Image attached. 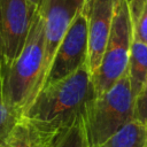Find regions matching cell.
<instances>
[{
  "mask_svg": "<svg viewBox=\"0 0 147 147\" xmlns=\"http://www.w3.org/2000/svg\"><path fill=\"white\" fill-rule=\"evenodd\" d=\"M95 96L92 74L85 64L71 76L45 85L23 118L38 134L57 140L79 117L85 116Z\"/></svg>",
  "mask_w": 147,
  "mask_h": 147,
  "instance_id": "obj_1",
  "label": "cell"
},
{
  "mask_svg": "<svg viewBox=\"0 0 147 147\" xmlns=\"http://www.w3.org/2000/svg\"><path fill=\"white\" fill-rule=\"evenodd\" d=\"M46 75L45 24L37 10L20 55L5 74V100L23 115L42 88Z\"/></svg>",
  "mask_w": 147,
  "mask_h": 147,
  "instance_id": "obj_2",
  "label": "cell"
},
{
  "mask_svg": "<svg viewBox=\"0 0 147 147\" xmlns=\"http://www.w3.org/2000/svg\"><path fill=\"white\" fill-rule=\"evenodd\" d=\"M134 101L126 75L96 95L84 116L88 145L100 147L115 132L134 119Z\"/></svg>",
  "mask_w": 147,
  "mask_h": 147,
  "instance_id": "obj_3",
  "label": "cell"
},
{
  "mask_svg": "<svg viewBox=\"0 0 147 147\" xmlns=\"http://www.w3.org/2000/svg\"><path fill=\"white\" fill-rule=\"evenodd\" d=\"M133 40L132 23L127 0H114V17L98 70L92 75L96 95L110 88L127 71L130 49Z\"/></svg>",
  "mask_w": 147,
  "mask_h": 147,
  "instance_id": "obj_4",
  "label": "cell"
},
{
  "mask_svg": "<svg viewBox=\"0 0 147 147\" xmlns=\"http://www.w3.org/2000/svg\"><path fill=\"white\" fill-rule=\"evenodd\" d=\"M36 11L37 6L30 0H0V41L5 74L20 55Z\"/></svg>",
  "mask_w": 147,
  "mask_h": 147,
  "instance_id": "obj_5",
  "label": "cell"
},
{
  "mask_svg": "<svg viewBox=\"0 0 147 147\" xmlns=\"http://www.w3.org/2000/svg\"><path fill=\"white\" fill-rule=\"evenodd\" d=\"M87 18L83 8L76 15L64 37L62 38L49 65L44 86L71 76L79 68L87 64Z\"/></svg>",
  "mask_w": 147,
  "mask_h": 147,
  "instance_id": "obj_6",
  "label": "cell"
},
{
  "mask_svg": "<svg viewBox=\"0 0 147 147\" xmlns=\"http://www.w3.org/2000/svg\"><path fill=\"white\" fill-rule=\"evenodd\" d=\"M86 0H39L37 10L45 24V57L47 72L55 52ZM47 76V75H46Z\"/></svg>",
  "mask_w": 147,
  "mask_h": 147,
  "instance_id": "obj_7",
  "label": "cell"
},
{
  "mask_svg": "<svg viewBox=\"0 0 147 147\" xmlns=\"http://www.w3.org/2000/svg\"><path fill=\"white\" fill-rule=\"evenodd\" d=\"M84 11L87 18L88 36L87 65L93 75L100 67L109 38L114 17V0H86Z\"/></svg>",
  "mask_w": 147,
  "mask_h": 147,
  "instance_id": "obj_8",
  "label": "cell"
},
{
  "mask_svg": "<svg viewBox=\"0 0 147 147\" xmlns=\"http://www.w3.org/2000/svg\"><path fill=\"white\" fill-rule=\"evenodd\" d=\"M126 76L134 98H137L147 83V45L132 40Z\"/></svg>",
  "mask_w": 147,
  "mask_h": 147,
  "instance_id": "obj_9",
  "label": "cell"
},
{
  "mask_svg": "<svg viewBox=\"0 0 147 147\" xmlns=\"http://www.w3.org/2000/svg\"><path fill=\"white\" fill-rule=\"evenodd\" d=\"M100 147H147L146 126L137 119H132Z\"/></svg>",
  "mask_w": 147,
  "mask_h": 147,
  "instance_id": "obj_10",
  "label": "cell"
},
{
  "mask_svg": "<svg viewBox=\"0 0 147 147\" xmlns=\"http://www.w3.org/2000/svg\"><path fill=\"white\" fill-rule=\"evenodd\" d=\"M133 39L147 45V0H127Z\"/></svg>",
  "mask_w": 147,
  "mask_h": 147,
  "instance_id": "obj_11",
  "label": "cell"
},
{
  "mask_svg": "<svg viewBox=\"0 0 147 147\" xmlns=\"http://www.w3.org/2000/svg\"><path fill=\"white\" fill-rule=\"evenodd\" d=\"M32 144L33 131L29 123L22 117L8 137L1 142L0 147H32Z\"/></svg>",
  "mask_w": 147,
  "mask_h": 147,
  "instance_id": "obj_12",
  "label": "cell"
},
{
  "mask_svg": "<svg viewBox=\"0 0 147 147\" xmlns=\"http://www.w3.org/2000/svg\"><path fill=\"white\" fill-rule=\"evenodd\" d=\"M87 137L84 116L79 117L76 123L55 142L54 147H87Z\"/></svg>",
  "mask_w": 147,
  "mask_h": 147,
  "instance_id": "obj_13",
  "label": "cell"
},
{
  "mask_svg": "<svg viewBox=\"0 0 147 147\" xmlns=\"http://www.w3.org/2000/svg\"><path fill=\"white\" fill-rule=\"evenodd\" d=\"M22 117L23 115L20 110L9 105L5 99L0 100V145Z\"/></svg>",
  "mask_w": 147,
  "mask_h": 147,
  "instance_id": "obj_14",
  "label": "cell"
},
{
  "mask_svg": "<svg viewBox=\"0 0 147 147\" xmlns=\"http://www.w3.org/2000/svg\"><path fill=\"white\" fill-rule=\"evenodd\" d=\"M134 119L141 124H147V83L134 101Z\"/></svg>",
  "mask_w": 147,
  "mask_h": 147,
  "instance_id": "obj_15",
  "label": "cell"
},
{
  "mask_svg": "<svg viewBox=\"0 0 147 147\" xmlns=\"http://www.w3.org/2000/svg\"><path fill=\"white\" fill-rule=\"evenodd\" d=\"M57 140L53 139V138L40 136V134H38L37 132L33 131V144H32V147H54V145H55V142Z\"/></svg>",
  "mask_w": 147,
  "mask_h": 147,
  "instance_id": "obj_16",
  "label": "cell"
},
{
  "mask_svg": "<svg viewBox=\"0 0 147 147\" xmlns=\"http://www.w3.org/2000/svg\"><path fill=\"white\" fill-rule=\"evenodd\" d=\"M5 77V69H3V59H2V51H1V41H0V85L3 84Z\"/></svg>",
  "mask_w": 147,
  "mask_h": 147,
  "instance_id": "obj_17",
  "label": "cell"
},
{
  "mask_svg": "<svg viewBox=\"0 0 147 147\" xmlns=\"http://www.w3.org/2000/svg\"><path fill=\"white\" fill-rule=\"evenodd\" d=\"M2 99H5V98H3V91H2V86L0 85V100H2Z\"/></svg>",
  "mask_w": 147,
  "mask_h": 147,
  "instance_id": "obj_18",
  "label": "cell"
},
{
  "mask_svg": "<svg viewBox=\"0 0 147 147\" xmlns=\"http://www.w3.org/2000/svg\"><path fill=\"white\" fill-rule=\"evenodd\" d=\"M30 1H31L32 3H34V5H36V6L38 7V3H39V0H30Z\"/></svg>",
  "mask_w": 147,
  "mask_h": 147,
  "instance_id": "obj_19",
  "label": "cell"
},
{
  "mask_svg": "<svg viewBox=\"0 0 147 147\" xmlns=\"http://www.w3.org/2000/svg\"><path fill=\"white\" fill-rule=\"evenodd\" d=\"M145 126H146V140H147V124Z\"/></svg>",
  "mask_w": 147,
  "mask_h": 147,
  "instance_id": "obj_20",
  "label": "cell"
},
{
  "mask_svg": "<svg viewBox=\"0 0 147 147\" xmlns=\"http://www.w3.org/2000/svg\"><path fill=\"white\" fill-rule=\"evenodd\" d=\"M87 147H99V146H91V145H88Z\"/></svg>",
  "mask_w": 147,
  "mask_h": 147,
  "instance_id": "obj_21",
  "label": "cell"
}]
</instances>
